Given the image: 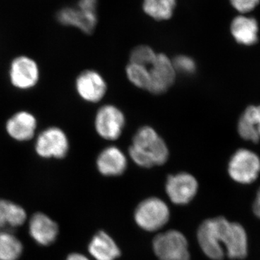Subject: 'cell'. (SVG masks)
Listing matches in <instances>:
<instances>
[{"label": "cell", "mask_w": 260, "mask_h": 260, "mask_svg": "<svg viewBox=\"0 0 260 260\" xmlns=\"http://www.w3.org/2000/svg\"><path fill=\"white\" fill-rule=\"evenodd\" d=\"M198 240L202 250L210 259H242L247 255V237L240 224L231 223L223 217L208 219L200 225Z\"/></svg>", "instance_id": "6da1fadb"}, {"label": "cell", "mask_w": 260, "mask_h": 260, "mask_svg": "<svg viewBox=\"0 0 260 260\" xmlns=\"http://www.w3.org/2000/svg\"><path fill=\"white\" fill-rule=\"evenodd\" d=\"M133 161L143 168L164 165L169 156L167 143L151 126H145L138 130L129 148Z\"/></svg>", "instance_id": "7a4b0ae2"}, {"label": "cell", "mask_w": 260, "mask_h": 260, "mask_svg": "<svg viewBox=\"0 0 260 260\" xmlns=\"http://www.w3.org/2000/svg\"><path fill=\"white\" fill-rule=\"evenodd\" d=\"M137 225L146 232H153L164 227L170 218L169 207L160 198H150L142 201L135 209Z\"/></svg>", "instance_id": "3957f363"}, {"label": "cell", "mask_w": 260, "mask_h": 260, "mask_svg": "<svg viewBox=\"0 0 260 260\" xmlns=\"http://www.w3.org/2000/svg\"><path fill=\"white\" fill-rule=\"evenodd\" d=\"M153 249L159 260H190L186 238L179 231L170 230L154 238Z\"/></svg>", "instance_id": "277c9868"}, {"label": "cell", "mask_w": 260, "mask_h": 260, "mask_svg": "<svg viewBox=\"0 0 260 260\" xmlns=\"http://www.w3.org/2000/svg\"><path fill=\"white\" fill-rule=\"evenodd\" d=\"M260 172V159L246 149L238 150L229 164V174L237 182L247 184L256 180Z\"/></svg>", "instance_id": "5b68a950"}, {"label": "cell", "mask_w": 260, "mask_h": 260, "mask_svg": "<svg viewBox=\"0 0 260 260\" xmlns=\"http://www.w3.org/2000/svg\"><path fill=\"white\" fill-rule=\"evenodd\" d=\"M69 148V140L64 132L56 126L44 130L36 141V152L44 158H64L68 155Z\"/></svg>", "instance_id": "8992f818"}, {"label": "cell", "mask_w": 260, "mask_h": 260, "mask_svg": "<svg viewBox=\"0 0 260 260\" xmlns=\"http://www.w3.org/2000/svg\"><path fill=\"white\" fill-rule=\"evenodd\" d=\"M125 125V116L114 105H105L98 111L95 128L98 134L104 139L117 140Z\"/></svg>", "instance_id": "52a82bcc"}, {"label": "cell", "mask_w": 260, "mask_h": 260, "mask_svg": "<svg viewBox=\"0 0 260 260\" xmlns=\"http://www.w3.org/2000/svg\"><path fill=\"white\" fill-rule=\"evenodd\" d=\"M198 189V183L190 174L178 173L168 177L166 191L174 204L185 205L190 203Z\"/></svg>", "instance_id": "ba28073f"}, {"label": "cell", "mask_w": 260, "mask_h": 260, "mask_svg": "<svg viewBox=\"0 0 260 260\" xmlns=\"http://www.w3.org/2000/svg\"><path fill=\"white\" fill-rule=\"evenodd\" d=\"M39 75L37 63L28 56H18L10 64V82L15 88L20 90L35 86L39 82Z\"/></svg>", "instance_id": "9c48e42d"}, {"label": "cell", "mask_w": 260, "mask_h": 260, "mask_svg": "<svg viewBox=\"0 0 260 260\" xmlns=\"http://www.w3.org/2000/svg\"><path fill=\"white\" fill-rule=\"evenodd\" d=\"M176 73L173 61L166 54H157L150 66L148 91L154 94L165 93L175 81Z\"/></svg>", "instance_id": "30bf717a"}, {"label": "cell", "mask_w": 260, "mask_h": 260, "mask_svg": "<svg viewBox=\"0 0 260 260\" xmlns=\"http://www.w3.org/2000/svg\"><path fill=\"white\" fill-rule=\"evenodd\" d=\"M75 87L78 93L85 102H100L107 93L105 80L96 71L85 70L77 78Z\"/></svg>", "instance_id": "8fae6325"}, {"label": "cell", "mask_w": 260, "mask_h": 260, "mask_svg": "<svg viewBox=\"0 0 260 260\" xmlns=\"http://www.w3.org/2000/svg\"><path fill=\"white\" fill-rule=\"evenodd\" d=\"M59 23L75 27L84 34H93L99 23L98 13L88 12L77 8H65L58 13Z\"/></svg>", "instance_id": "7c38bea8"}, {"label": "cell", "mask_w": 260, "mask_h": 260, "mask_svg": "<svg viewBox=\"0 0 260 260\" xmlns=\"http://www.w3.org/2000/svg\"><path fill=\"white\" fill-rule=\"evenodd\" d=\"M98 170L105 177H118L125 172L127 160L120 149L111 146L103 150L96 160Z\"/></svg>", "instance_id": "4fadbf2b"}, {"label": "cell", "mask_w": 260, "mask_h": 260, "mask_svg": "<svg viewBox=\"0 0 260 260\" xmlns=\"http://www.w3.org/2000/svg\"><path fill=\"white\" fill-rule=\"evenodd\" d=\"M30 237L37 244L50 245L56 240L59 233L57 224L45 214H34L29 223Z\"/></svg>", "instance_id": "5bb4252c"}, {"label": "cell", "mask_w": 260, "mask_h": 260, "mask_svg": "<svg viewBox=\"0 0 260 260\" xmlns=\"http://www.w3.org/2000/svg\"><path fill=\"white\" fill-rule=\"evenodd\" d=\"M35 116L28 112H19L12 116L6 123L8 134L17 141L31 140L37 129Z\"/></svg>", "instance_id": "9a60e30c"}, {"label": "cell", "mask_w": 260, "mask_h": 260, "mask_svg": "<svg viewBox=\"0 0 260 260\" xmlns=\"http://www.w3.org/2000/svg\"><path fill=\"white\" fill-rule=\"evenodd\" d=\"M88 251L95 260H116L121 256L119 246L104 231H99L88 244Z\"/></svg>", "instance_id": "2e32d148"}, {"label": "cell", "mask_w": 260, "mask_h": 260, "mask_svg": "<svg viewBox=\"0 0 260 260\" xmlns=\"http://www.w3.org/2000/svg\"><path fill=\"white\" fill-rule=\"evenodd\" d=\"M259 26L255 19L249 17H236L231 25V32L239 44L254 45L258 41Z\"/></svg>", "instance_id": "e0dca14e"}, {"label": "cell", "mask_w": 260, "mask_h": 260, "mask_svg": "<svg viewBox=\"0 0 260 260\" xmlns=\"http://www.w3.org/2000/svg\"><path fill=\"white\" fill-rule=\"evenodd\" d=\"M238 132L243 139L253 143L260 140V106H251L244 111L238 123Z\"/></svg>", "instance_id": "ac0fdd59"}, {"label": "cell", "mask_w": 260, "mask_h": 260, "mask_svg": "<svg viewBox=\"0 0 260 260\" xmlns=\"http://www.w3.org/2000/svg\"><path fill=\"white\" fill-rule=\"evenodd\" d=\"M25 210L20 205L0 200V232H9L23 225L26 220Z\"/></svg>", "instance_id": "d6986e66"}, {"label": "cell", "mask_w": 260, "mask_h": 260, "mask_svg": "<svg viewBox=\"0 0 260 260\" xmlns=\"http://www.w3.org/2000/svg\"><path fill=\"white\" fill-rule=\"evenodd\" d=\"M177 5V0H143L142 8L154 20L166 21L172 18Z\"/></svg>", "instance_id": "ffe728a7"}, {"label": "cell", "mask_w": 260, "mask_h": 260, "mask_svg": "<svg viewBox=\"0 0 260 260\" xmlns=\"http://www.w3.org/2000/svg\"><path fill=\"white\" fill-rule=\"evenodd\" d=\"M21 242L10 232H0V260H18L23 253Z\"/></svg>", "instance_id": "44dd1931"}, {"label": "cell", "mask_w": 260, "mask_h": 260, "mask_svg": "<svg viewBox=\"0 0 260 260\" xmlns=\"http://www.w3.org/2000/svg\"><path fill=\"white\" fill-rule=\"evenodd\" d=\"M126 76L138 88L148 90L150 85V70L147 67L130 62L126 68Z\"/></svg>", "instance_id": "7402d4cb"}, {"label": "cell", "mask_w": 260, "mask_h": 260, "mask_svg": "<svg viewBox=\"0 0 260 260\" xmlns=\"http://www.w3.org/2000/svg\"><path fill=\"white\" fill-rule=\"evenodd\" d=\"M156 56L157 54L151 47L145 45L138 46L130 54V62L148 68L153 64Z\"/></svg>", "instance_id": "603a6c76"}, {"label": "cell", "mask_w": 260, "mask_h": 260, "mask_svg": "<svg viewBox=\"0 0 260 260\" xmlns=\"http://www.w3.org/2000/svg\"><path fill=\"white\" fill-rule=\"evenodd\" d=\"M172 61L176 72H179L181 74L191 75L196 71V63L189 56H177Z\"/></svg>", "instance_id": "cb8c5ba5"}, {"label": "cell", "mask_w": 260, "mask_h": 260, "mask_svg": "<svg viewBox=\"0 0 260 260\" xmlns=\"http://www.w3.org/2000/svg\"><path fill=\"white\" fill-rule=\"evenodd\" d=\"M260 0H230L231 4L242 13L251 12L259 5Z\"/></svg>", "instance_id": "d4e9b609"}, {"label": "cell", "mask_w": 260, "mask_h": 260, "mask_svg": "<svg viewBox=\"0 0 260 260\" xmlns=\"http://www.w3.org/2000/svg\"><path fill=\"white\" fill-rule=\"evenodd\" d=\"M77 7L86 11L98 13L99 1L98 0H79Z\"/></svg>", "instance_id": "484cf974"}, {"label": "cell", "mask_w": 260, "mask_h": 260, "mask_svg": "<svg viewBox=\"0 0 260 260\" xmlns=\"http://www.w3.org/2000/svg\"><path fill=\"white\" fill-rule=\"evenodd\" d=\"M253 211L257 218H260V188L256 194V199L253 205Z\"/></svg>", "instance_id": "4316f807"}, {"label": "cell", "mask_w": 260, "mask_h": 260, "mask_svg": "<svg viewBox=\"0 0 260 260\" xmlns=\"http://www.w3.org/2000/svg\"><path fill=\"white\" fill-rule=\"evenodd\" d=\"M66 260H89L88 258L85 255L82 254H78V253H73V254H70L68 256Z\"/></svg>", "instance_id": "83f0119b"}]
</instances>
